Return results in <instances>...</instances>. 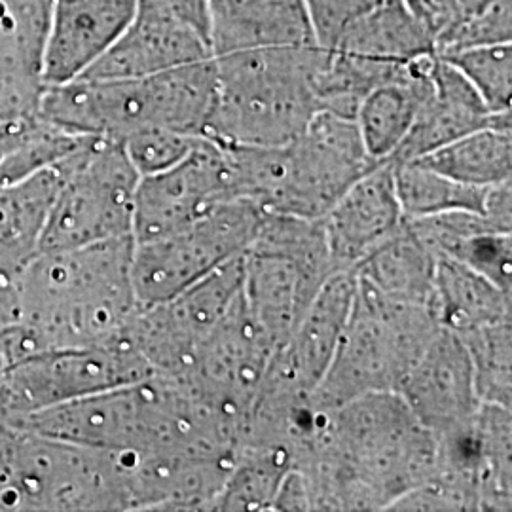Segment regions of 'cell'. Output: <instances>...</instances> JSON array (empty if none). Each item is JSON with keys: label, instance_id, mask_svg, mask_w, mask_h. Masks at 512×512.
I'll return each instance as SVG.
<instances>
[{"label": "cell", "instance_id": "obj_1", "mask_svg": "<svg viewBox=\"0 0 512 512\" xmlns=\"http://www.w3.org/2000/svg\"><path fill=\"white\" fill-rule=\"evenodd\" d=\"M439 448L399 393H374L315 412L294 469L310 511H389L437 471Z\"/></svg>", "mask_w": 512, "mask_h": 512}, {"label": "cell", "instance_id": "obj_2", "mask_svg": "<svg viewBox=\"0 0 512 512\" xmlns=\"http://www.w3.org/2000/svg\"><path fill=\"white\" fill-rule=\"evenodd\" d=\"M133 236L35 256L16 277L38 351L88 348L126 336L139 302L131 281Z\"/></svg>", "mask_w": 512, "mask_h": 512}, {"label": "cell", "instance_id": "obj_3", "mask_svg": "<svg viewBox=\"0 0 512 512\" xmlns=\"http://www.w3.org/2000/svg\"><path fill=\"white\" fill-rule=\"evenodd\" d=\"M234 198L264 213L321 219L374 160L355 120L319 112L293 141L277 147H228Z\"/></svg>", "mask_w": 512, "mask_h": 512}, {"label": "cell", "instance_id": "obj_4", "mask_svg": "<svg viewBox=\"0 0 512 512\" xmlns=\"http://www.w3.org/2000/svg\"><path fill=\"white\" fill-rule=\"evenodd\" d=\"M217 93L215 57L145 78H78L50 86L46 120L74 137L120 141L141 129L164 128L205 137Z\"/></svg>", "mask_w": 512, "mask_h": 512}, {"label": "cell", "instance_id": "obj_5", "mask_svg": "<svg viewBox=\"0 0 512 512\" xmlns=\"http://www.w3.org/2000/svg\"><path fill=\"white\" fill-rule=\"evenodd\" d=\"M323 55L319 44L215 55L217 93L207 139L228 147L293 141L321 112L317 71Z\"/></svg>", "mask_w": 512, "mask_h": 512}, {"label": "cell", "instance_id": "obj_6", "mask_svg": "<svg viewBox=\"0 0 512 512\" xmlns=\"http://www.w3.org/2000/svg\"><path fill=\"white\" fill-rule=\"evenodd\" d=\"M439 329L429 306L389 300L355 279L346 329L311 393V410L325 412L374 393H399Z\"/></svg>", "mask_w": 512, "mask_h": 512}, {"label": "cell", "instance_id": "obj_7", "mask_svg": "<svg viewBox=\"0 0 512 512\" xmlns=\"http://www.w3.org/2000/svg\"><path fill=\"white\" fill-rule=\"evenodd\" d=\"M241 274L245 308L275 351L336 274L321 219L264 213L241 256Z\"/></svg>", "mask_w": 512, "mask_h": 512}, {"label": "cell", "instance_id": "obj_8", "mask_svg": "<svg viewBox=\"0 0 512 512\" xmlns=\"http://www.w3.org/2000/svg\"><path fill=\"white\" fill-rule=\"evenodd\" d=\"M59 169L61 186L46 222L40 253L131 236L133 202L141 175L118 141L80 137L63 154Z\"/></svg>", "mask_w": 512, "mask_h": 512}, {"label": "cell", "instance_id": "obj_9", "mask_svg": "<svg viewBox=\"0 0 512 512\" xmlns=\"http://www.w3.org/2000/svg\"><path fill=\"white\" fill-rule=\"evenodd\" d=\"M264 211L228 200L177 232L133 245L131 281L141 308L162 304L239 258L255 239Z\"/></svg>", "mask_w": 512, "mask_h": 512}, {"label": "cell", "instance_id": "obj_10", "mask_svg": "<svg viewBox=\"0 0 512 512\" xmlns=\"http://www.w3.org/2000/svg\"><path fill=\"white\" fill-rule=\"evenodd\" d=\"M154 376L128 338L88 348L48 349L18 361L2 380V404L25 416Z\"/></svg>", "mask_w": 512, "mask_h": 512}, {"label": "cell", "instance_id": "obj_11", "mask_svg": "<svg viewBox=\"0 0 512 512\" xmlns=\"http://www.w3.org/2000/svg\"><path fill=\"white\" fill-rule=\"evenodd\" d=\"M241 256L162 304L139 308L128 338L154 374H183L205 338L232 310L241 294Z\"/></svg>", "mask_w": 512, "mask_h": 512}, {"label": "cell", "instance_id": "obj_12", "mask_svg": "<svg viewBox=\"0 0 512 512\" xmlns=\"http://www.w3.org/2000/svg\"><path fill=\"white\" fill-rule=\"evenodd\" d=\"M353 296V272L330 275L293 334L272 353L253 406L294 410L310 404L346 329Z\"/></svg>", "mask_w": 512, "mask_h": 512}, {"label": "cell", "instance_id": "obj_13", "mask_svg": "<svg viewBox=\"0 0 512 512\" xmlns=\"http://www.w3.org/2000/svg\"><path fill=\"white\" fill-rule=\"evenodd\" d=\"M228 200L236 198L226 148L202 139L179 164L139 179L133 202V241L177 232Z\"/></svg>", "mask_w": 512, "mask_h": 512}, {"label": "cell", "instance_id": "obj_14", "mask_svg": "<svg viewBox=\"0 0 512 512\" xmlns=\"http://www.w3.org/2000/svg\"><path fill=\"white\" fill-rule=\"evenodd\" d=\"M399 395L423 427L437 437L473 421L482 401L463 340L452 330H437L406 376Z\"/></svg>", "mask_w": 512, "mask_h": 512}, {"label": "cell", "instance_id": "obj_15", "mask_svg": "<svg viewBox=\"0 0 512 512\" xmlns=\"http://www.w3.org/2000/svg\"><path fill=\"white\" fill-rule=\"evenodd\" d=\"M213 57L209 40L154 0H137L124 33L82 78H145Z\"/></svg>", "mask_w": 512, "mask_h": 512}, {"label": "cell", "instance_id": "obj_16", "mask_svg": "<svg viewBox=\"0 0 512 512\" xmlns=\"http://www.w3.org/2000/svg\"><path fill=\"white\" fill-rule=\"evenodd\" d=\"M395 167L385 160L370 169L321 217L336 272H353L359 262L404 226Z\"/></svg>", "mask_w": 512, "mask_h": 512}, {"label": "cell", "instance_id": "obj_17", "mask_svg": "<svg viewBox=\"0 0 512 512\" xmlns=\"http://www.w3.org/2000/svg\"><path fill=\"white\" fill-rule=\"evenodd\" d=\"M135 8L137 0H52L42 50L46 88L88 73L124 33Z\"/></svg>", "mask_w": 512, "mask_h": 512}, {"label": "cell", "instance_id": "obj_18", "mask_svg": "<svg viewBox=\"0 0 512 512\" xmlns=\"http://www.w3.org/2000/svg\"><path fill=\"white\" fill-rule=\"evenodd\" d=\"M499 122H511V112L494 114L458 69L435 55L431 84L414 124L389 162L404 164L444 147L459 137Z\"/></svg>", "mask_w": 512, "mask_h": 512}, {"label": "cell", "instance_id": "obj_19", "mask_svg": "<svg viewBox=\"0 0 512 512\" xmlns=\"http://www.w3.org/2000/svg\"><path fill=\"white\" fill-rule=\"evenodd\" d=\"M209 44L215 57L317 40L306 0H209Z\"/></svg>", "mask_w": 512, "mask_h": 512}, {"label": "cell", "instance_id": "obj_20", "mask_svg": "<svg viewBox=\"0 0 512 512\" xmlns=\"http://www.w3.org/2000/svg\"><path fill=\"white\" fill-rule=\"evenodd\" d=\"M435 55H423L404 65L401 73L385 80L361 101L355 124L368 154L385 162L403 143L412 128L431 84Z\"/></svg>", "mask_w": 512, "mask_h": 512}, {"label": "cell", "instance_id": "obj_21", "mask_svg": "<svg viewBox=\"0 0 512 512\" xmlns=\"http://www.w3.org/2000/svg\"><path fill=\"white\" fill-rule=\"evenodd\" d=\"M59 186V164L0 186V277H18L40 253Z\"/></svg>", "mask_w": 512, "mask_h": 512}, {"label": "cell", "instance_id": "obj_22", "mask_svg": "<svg viewBox=\"0 0 512 512\" xmlns=\"http://www.w3.org/2000/svg\"><path fill=\"white\" fill-rule=\"evenodd\" d=\"M330 48L406 63L437 54V31L408 0H382L355 19Z\"/></svg>", "mask_w": 512, "mask_h": 512}, {"label": "cell", "instance_id": "obj_23", "mask_svg": "<svg viewBox=\"0 0 512 512\" xmlns=\"http://www.w3.org/2000/svg\"><path fill=\"white\" fill-rule=\"evenodd\" d=\"M439 255L404 222L403 228L353 270L359 283L403 304L429 306Z\"/></svg>", "mask_w": 512, "mask_h": 512}, {"label": "cell", "instance_id": "obj_24", "mask_svg": "<svg viewBox=\"0 0 512 512\" xmlns=\"http://www.w3.org/2000/svg\"><path fill=\"white\" fill-rule=\"evenodd\" d=\"M511 293L454 258L439 256L429 308L442 329L463 334L511 321Z\"/></svg>", "mask_w": 512, "mask_h": 512}, {"label": "cell", "instance_id": "obj_25", "mask_svg": "<svg viewBox=\"0 0 512 512\" xmlns=\"http://www.w3.org/2000/svg\"><path fill=\"white\" fill-rule=\"evenodd\" d=\"M294 444H243L215 499L213 511L274 512L275 497L296 465Z\"/></svg>", "mask_w": 512, "mask_h": 512}, {"label": "cell", "instance_id": "obj_26", "mask_svg": "<svg viewBox=\"0 0 512 512\" xmlns=\"http://www.w3.org/2000/svg\"><path fill=\"white\" fill-rule=\"evenodd\" d=\"M459 183L494 186L512 179V124L499 122L412 160Z\"/></svg>", "mask_w": 512, "mask_h": 512}, {"label": "cell", "instance_id": "obj_27", "mask_svg": "<svg viewBox=\"0 0 512 512\" xmlns=\"http://www.w3.org/2000/svg\"><path fill=\"white\" fill-rule=\"evenodd\" d=\"M393 167L404 219H421L450 211H473L484 215L490 186L459 183L416 162L393 164Z\"/></svg>", "mask_w": 512, "mask_h": 512}, {"label": "cell", "instance_id": "obj_28", "mask_svg": "<svg viewBox=\"0 0 512 512\" xmlns=\"http://www.w3.org/2000/svg\"><path fill=\"white\" fill-rule=\"evenodd\" d=\"M469 351L482 403L512 406V325L497 321L458 334Z\"/></svg>", "mask_w": 512, "mask_h": 512}, {"label": "cell", "instance_id": "obj_29", "mask_svg": "<svg viewBox=\"0 0 512 512\" xmlns=\"http://www.w3.org/2000/svg\"><path fill=\"white\" fill-rule=\"evenodd\" d=\"M463 74L494 114L511 112L512 44H486L440 55Z\"/></svg>", "mask_w": 512, "mask_h": 512}, {"label": "cell", "instance_id": "obj_30", "mask_svg": "<svg viewBox=\"0 0 512 512\" xmlns=\"http://www.w3.org/2000/svg\"><path fill=\"white\" fill-rule=\"evenodd\" d=\"M202 139L205 137H194L173 129L150 128L129 133L118 143L135 171L145 177L179 164Z\"/></svg>", "mask_w": 512, "mask_h": 512}, {"label": "cell", "instance_id": "obj_31", "mask_svg": "<svg viewBox=\"0 0 512 512\" xmlns=\"http://www.w3.org/2000/svg\"><path fill=\"white\" fill-rule=\"evenodd\" d=\"M511 40L512 0H494L484 10L442 29L437 35V55Z\"/></svg>", "mask_w": 512, "mask_h": 512}, {"label": "cell", "instance_id": "obj_32", "mask_svg": "<svg viewBox=\"0 0 512 512\" xmlns=\"http://www.w3.org/2000/svg\"><path fill=\"white\" fill-rule=\"evenodd\" d=\"M382 0H306L319 46L330 48L349 25Z\"/></svg>", "mask_w": 512, "mask_h": 512}, {"label": "cell", "instance_id": "obj_33", "mask_svg": "<svg viewBox=\"0 0 512 512\" xmlns=\"http://www.w3.org/2000/svg\"><path fill=\"white\" fill-rule=\"evenodd\" d=\"M492 2L494 0H427L437 27V35L442 29L484 10Z\"/></svg>", "mask_w": 512, "mask_h": 512}, {"label": "cell", "instance_id": "obj_34", "mask_svg": "<svg viewBox=\"0 0 512 512\" xmlns=\"http://www.w3.org/2000/svg\"><path fill=\"white\" fill-rule=\"evenodd\" d=\"M209 40V0H154ZM211 46V44H209Z\"/></svg>", "mask_w": 512, "mask_h": 512}, {"label": "cell", "instance_id": "obj_35", "mask_svg": "<svg viewBox=\"0 0 512 512\" xmlns=\"http://www.w3.org/2000/svg\"><path fill=\"white\" fill-rule=\"evenodd\" d=\"M418 12H420L421 16H425V18L429 19L431 23H433V16H431V10H429V4H427V0H408ZM435 25V23H433ZM437 31V29H435Z\"/></svg>", "mask_w": 512, "mask_h": 512}]
</instances>
